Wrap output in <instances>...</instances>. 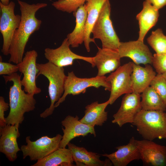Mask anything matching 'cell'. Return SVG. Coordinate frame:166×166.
Returning <instances> with one entry per match:
<instances>
[{
  "instance_id": "1",
  "label": "cell",
  "mask_w": 166,
  "mask_h": 166,
  "mask_svg": "<svg viewBox=\"0 0 166 166\" xmlns=\"http://www.w3.org/2000/svg\"><path fill=\"white\" fill-rule=\"evenodd\" d=\"M20 6L21 20L19 27L14 34L9 49L10 55L8 61L17 64L22 61L25 49L31 35L38 30L42 21L35 17L38 10L46 7L45 3L29 4L17 0Z\"/></svg>"
},
{
  "instance_id": "2",
  "label": "cell",
  "mask_w": 166,
  "mask_h": 166,
  "mask_svg": "<svg viewBox=\"0 0 166 166\" xmlns=\"http://www.w3.org/2000/svg\"><path fill=\"white\" fill-rule=\"evenodd\" d=\"M21 75L15 73L3 76L6 83L8 81L13 82L9 93L10 111L6 118L8 124L19 125L24 120V114L34 110L35 108L36 101L34 95L26 93L22 89Z\"/></svg>"
},
{
  "instance_id": "3",
  "label": "cell",
  "mask_w": 166,
  "mask_h": 166,
  "mask_svg": "<svg viewBox=\"0 0 166 166\" xmlns=\"http://www.w3.org/2000/svg\"><path fill=\"white\" fill-rule=\"evenodd\" d=\"M37 67L38 70L37 78L42 75L49 81L48 91L50 105L40 114L41 117L45 118L53 114L55 103L62 96L67 76L65 74L63 67L57 66L49 61L44 64L37 63Z\"/></svg>"
},
{
  "instance_id": "4",
  "label": "cell",
  "mask_w": 166,
  "mask_h": 166,
  "mask_svg": "<svg viewBox=\"0 0 166 166\" xmlns=\"http://www.w3.org/2000/svg\"><path fill=\"white\" fill-rule=\"evenodd\" d=\"M132 124L146 140L166 138V117L164 112L142 110L137 115Z\"/></svg>"
},
{
  "instance_id": "5",
  "label": "cell",
  "mask_w": 166,
  "mask_h": 166,
  "mask_svg": "<svg viewBox=\"0 0 166 166\" xmlns=\"http://www.w3.org/2000/svg\"><path fill=\"white\" fill-rule=\"evenodd\" d=\"M111 9L109 0H107L102 8L91 33L93 38L100 40L102 48L118 50L121 42L110 19Z\"/></svg>"
},
{
  "instance_id": "6",
  "label": "cell",
  "mask_w": 166,
  "mask_h": 166,
  "mask_svg": "<svg viewBox=\"0 0 166 166\" xmlns=\"http://www.w3.org/2000/svg\"><path fill=\"white\" fill-rule=\"evenodd\" d=\"M100 87H104L105 90L110 91L111 84L107 81L106 77L97 76L91 78H79L75 75L73 71L69 72L65 82L64 93L55 103L54 108L57 107L64 102L68 95H77L85 93L88 88L98 89Z\"/></svg>"
},
{
  "instance_id": "7",
  "label": "cell",
  "mask_w": 166,
  "mask_h": 166,
  "mask_svg": "<svg viewBox=\"0 0 166 166\" xmlns=\"http://www.w3.org/2000/svg\"><path fill=\"white\" fill-rule=\"evenodd\" d=\"M62 138L59 134L53 137L43 136L35 141H32L30 136H27V144L22 145L20 148L23 158L29 156L31 161H35L44 158L60 148Z\"/></svg>"
},
{
  "instance_id": "8",
  "label": "cell",
  "mask_w": 166,
  "mask_h": 166,
  "mask_svg": "<svg viewBox=\"0 0 166 166\" xmlns=\"http://www.w3.org/2000/svg\"><path fill=\"white\" fill-rule=\"evenodd\" d=\"M15 4L13 1L10 2L7 5L0 2V31L3 40L1 52L5 56L9 54V49L13 35L20 23L21 16L15 14Z\"/></svg>"
},
{
  "instance_id": "9",
  "label": "cell",
  "mask_w": 166,
  "mask_h": 166,
  "mask_svg": "<svg viewBox=\"0 0 166 166\" xmlns=\"http://www.w3.org/2000/svg\"><path fill=\"white\" fill-rule=\"evenodd\" d=\"M133 63L129 62L120 66L106 77L111 85L109 104H113L122 95L133 92L131 76Z\"/></svg>"
},
{
  "instance_id": "10",
  "label": "cell",
  "mask_w": 166,
  "mask_h": 166,
  "mask_svg": "<svg viewBox=\"0 0 166 166\" xmlns=\"http://www.w3.org/2000/svg\"><path fill=\"white\" fill-rule=\"evenodd\" d=\"M38 56V53L34 50L27 51L22 61L17 64L19 71L23 75L21 82L24 90L26 93L33 95L39 93L41 91L36 84L38 72L36 62Z\"/></svg>"
},
{
  "instance_id": "11",
  "label": "cell",
  "mask_w": 166,
  "mask_h": 166,
  "mask_svg": "<svg viewBox=\"0 0 166 166\" xmlns=\"http://www.w3.org/2000/svg\"><path fill=\"white\" fill-rule=\"evenodd\" d=\"M70 45L68 39L65 38L58 48L55 49L45 48L44 50L45 57L48 61L59 67L72 65L75 59L84 60L90 64L93 67L95 66L93 57L77 55L71 50Z\"/></svg>"
},
{
  "instance_id": "12",
  "label": "cell",
  "mask_w": 166,
  "mask_h": 166,
  "mask_svg": "<svg viewBox=\"0 0 166 166\" xmlns=\"http://www.w3.org/2000/svg\"><path fill=\"white\" fill-rule=\"evenodd\" d=\"M140 100V94L132 92L125 94L119 109L113 116L112 122L120 127L127 123L132 124L137 115L142 110Z\"/></svg>"
},
{
  "instance_id": "13",
  "label": "cell",
  "mask_w": 166,
  "mask_h": 166,
  "mask_svg": "<svg viewBox=\"0 0 166 166\" xmlns=\"http://www.w3.org/2000/svg\"><path fill=\"white\" fill-rule=\"evenodd\" d=\"M140 159L144 164L153 166H166V146L144 139L136 140Z\"/></svg>"
},
{
  "instance_id": "14",
  "label": "cell",
  "mask_w": 166,
  "mask_h": 166,
  "mask_svg": "<svg viewBox=\"0 0 166 166\" xmlns=\"http://www.w3.org/2000/svg\"><path fill=\"white\" fill-rule=\"evenodd\" d=\"M117 50L121 58L129 57L136 64H152L153 55L144 41L121 42Z\"/></svg>"
},
{
  "instance_id": "15",
  "label": "cell",
  "mask_w": 166,
  "mask_h": 166,
  "mask_svg": "<svg viewBox=\"0 0 166 166\" xmlns=\"http://www.w3.org/2000/svg\"><path fill=\"white\" fill-rule=\"evenodd\" d=\"M61 124L64 128H62L63 134L60 148H65L70 141L77 137L85 136L89 134L96 136L94 127L82 123L77 116L74 117L68 115L61 121Z\"/></svg>"
},
{
  "instance_id": "16",
  "label": "cell",
  "mask_w": 166,
  "mask_h": 166,
  "mask_svg": "<svg viewBox=\"0 0 166 166\" xmlns=\"http://www.w3.org/2000/svg\"><path fill=\"white\" fill-rule=\"evenodd\" d=\"M19 125L7 124L0 128V152L4 154L10 161L17 158V153L21 150L17 139L20 136Z\"/></svg>"
},
{
  "instance_id": "17",
  "label": "cell",
  "mask_w": 166,
  "mask_h": 166,
  "mask_svg": "<svg viewBox=\"0 0 166 166\" xmlns=\"http://www.w3.org/2000/svg\"><path fill=\"white\" fill-rule=\"evenodd\" d=\"M98 48L93 57L95 66L98 69L97 76H104L114 72L121 66V57L117 50Z\"/></svg>"
},
{
  "instance_id": "18",
  "label": "cell",
  "mask_w": 166,
  "mask_h": 166,
  "mask_svg": "<svg viewBox=\"0 0 166 166\" xmlns=\"http://www.w3.org/2000/svg\"><path fill=\"white\" fill-rule=\"evenodd\" d=\"M117 150L111 154L102 156L107 157L114 166H126L131 161L140 159L136 139L132 137L128 144L116 147Z\"/></svg>"
},
{
  "instance_id": "19",
  "label": "cell",
  "mask_w": 166,
  "mask_h": 166,
  "mask_svg": "<svg viewBox=\"0 0 166 166\" xmlns=\"http://www.w3.org/2000/svg\"><path fill=\"white\" fill-rule=\"evenodd\" d=\"M143 67L133 63L131 79L132 92L142 93L151 83L156 75V72L149 64Z\"/></svg>"
},
{
  "instance_id": "20",
  "label": "cell",
  "mask_w": 166,
  "mask_h": 166,
  "mask_svg": "<svg viewBox=\"0 0 166 166\" xmlns=\"http://www.w3.org/2000/svg\"><path fill=\"white\" fill-rule=\"evenodd\" d=\"M67 146L77 166H111L112 164L109 159L107 160H102L100 159L101 156L99 154L89 152L83 147L77 146L70 142Z\"/></svg>"
},
{
  "instance_id": "21",
  "label": "cell",
  "mask_w": 166,
  "mask_h": 166,
  "mask_svg": "<svg viewBox=\"0 0 166 166\" xmlns=\"http://www.w3.org/2000/svg\"><path fill=\"white\" fill-rule=\"evenodd\" d=\"M143 8L136 16L139 31L138 40L143 41L146 35L156 23L159 14V10L146 0L143 3Z\"/></svg>"
},
{
  "instance_id": "22",
  "label": "cell",
  "mask_w": 166,
  "mask_h": 166,
  "mask_svg": "<svg viewBox=\"0 0 166 166\" xmlns=\"http://www.w3.org/2000/svg\"><path fill=\"white\" fill-rule=\"evenodd\" d=\"M107 0H86L85 4L87 11L84 44L88 52L90 51V44L95 43V39L90 37L92 29L101 10Z\"/></svg>"
},
{
  "instance_id": "23",
  "label": "cell",
  "mask_w": 166,
  "mask_h": 166,
  "mask_svg": "<svg viewBox=\"0 0 166 166\" xmlns=\"http://www.w3.org/2000/svg\"><path fill=\"white\" fill-rule=\"evenodd\" d=\"M109 104L108 100L103 103H99L97 101L87 105L85 107V115L80 121L94 127L102 126L108 118V112L105 109Z\"/></svg>"
},
{
  "instance_id": "24",
  "label": "cell",
  "mask_w": 166,
  "mask_h": 166,
  "mask_svg": "<svg viewBox=\"0 0 166 166\" xmlns=\"http://www.w3.org/2000/svg\"><path fill=\"white\" fill-rule=\"evenodd\" d=\"M87 14L85 4L73 13L76 18V25L73 31L68 34L66 38L72 47H77L84 42Z\"/></svg>"
},
{
  "instance_id": "25",
  "label": "cell",
  "mask_w": 166,
  "mask_h": 166,
  "mask_svg": "<svg viewBox=\"0 0 166 166\" xmlns=\"http://www.w3.org/2000/svg\"><path fill=\"white\" fill-rule=\"evenodd\" d=\"M72 153L68 148H59L31 166H74Z\"/></svg>"
},
{
  "instance_id": "26",
  "label": "cell",
  "mask_w": 166,
  "mask_h": 166,
  "mask_svg": "<svg viewBox=\"0 0 166 166\" xmlns=\"http://www.w3.org/2000/svg\"><path fill=\"white\" fill-rule=\"evenodd\" d=\"M140 95L142 110L163 112L166 110V104L151 86L147 88Z\"/></svg>"
},
{
  "instance_id": "27",
  "label": "cell",
  "mask_w": 166,
  "mask_h": 166,
  "mask_svg": "<svg viewBox=\"0 0 166 166\" xmlns=\"http://www.w3.org/2000/svg\"><path fill=\"white\" fill-rule=\"evenodd\" d=\"M147 42L157 54L166 53V36L161 29L158 28L152 32Z\"/></svg>"
},
{
  "instance_id": "28",
  "label": "cell",
  "mask_w": 166,
  "mask_h": 166,
  "mask_svg": "<svg viewBox=\"0 0 166 166\" xmlns=\"http://www.w3.org/2000/svg\"><path fill=\"white\" fill-rule=\"evenodd\" d=\"M86 1V0H58L52 4L57 10L71 13L75 12Z\"/></svg>"
},
{
  "instance_id": "29",
  "label": "cell",
  "mask_w": 166,
  "mask_h": 166,
  "mask_svg": "<svg viewBox=\"0 0 166 166\" xmlns=\"http://www.w3.org/2000/svg\"><path fill=\"white\" fill-rule=\"evenodd\" d=\"M150 85L166 104V80L162 74L158 73L156 75Z\"/></svg>"
},
{
  "instance_id": "30",
  "label": "cell",
  "mask_w": 166,
  "mask_h": 166,
  "mask_svg": "<svg viewBox=\"0 0 166 166\" xmlns=\"http://www.w3.org/2000/svg\"><path fill=\"white\" fill-rule=\"evenodd\" d=\"M152 64L158 74L166 73V53L154 54Z\"/></svg>"
},
{
  "instance_id": "31",
  "label": "cell",
  "mask_w": 166,
  "mask_h": 166,
  "mask_svg": "<svg viewBox=\"0 0 166 166\" xmlns=\"http://www.w3.org/2000/svg\"><path fill=\"white\" fill-rule=\"evenodd\" d=\"M10 62H5L0 61V75H10L19 71L18 65L11 64Z\"/></svg>"
},
{
  "instance_id": "32",
  "label": "cell",
  "mask_w": 166,
  "mask_h": 166,
  "mask_svg": "<svg viewBox=\"0 0 166 166\" xmlns=\"http://www.w3.org/2000/svg\"><path fill=\"white\" fill-rule=\"evenodd\" d=\"M10 107L9 104L5 101L3 97H0V128L3 127L7 124L6 118L4 117V113L7 111Z\"/></svg>"
},
{
  "instance_id": "33",
  "label": "cell",
  "mask_w": 166,
  "mask_h": 166,
  "mask_svg": "<svg viewBox=\"0 0 166 166\" xmlns=\"http://www.w3.org/2000/svg\"><path fill=\"white\" fill-rule=\"evenodd\" d=\"M158 10L166 5V0H145Z\"/></svg>"
},
{
  "instance_id": "34",
  "label": "cell",
  "mask_w": 166,
  "mask_h": 166,
  "mask_svg": "<svg viewBox=\"0 0 166 166\" xmlns=\"http://www.w3.org/2000/svg\"><path fill=\"white\" fill-rule=\"evenodd\" d=\"M10 0H0V2H1L2 4L7 5L9 4L10 3Z\"/></svg>"
},
{
  "instance_id": "35",
  "label": "cell",
  "mask_w": 166,
  "mask_h": 166,
  "mask_svg": "<svg viewBox=\"0 0 166 166\" xmlns=\"http://www.w3.org/2000/svg\"><path fill=\"white\" fill-rule=\"evenodd\" d=\"M164 77L165 78L166 80V73H164L162 74Z\"/></svg>"
},
{
  "instance_id": "36",
  "label": "cell",
  "mask_w": 166,
  "mask_h": 166,
  "mask_svg": "<svg viewBox=\"0 0 166 166\" xmlns=\"http://www.w3.org/2000/svg\"><path fill=\"white\" fill-rule=\"evenodd\" d=\"M165 116H166V113H165Z\"/></svg>"
}]
</instances>
